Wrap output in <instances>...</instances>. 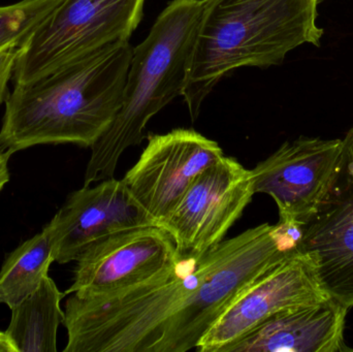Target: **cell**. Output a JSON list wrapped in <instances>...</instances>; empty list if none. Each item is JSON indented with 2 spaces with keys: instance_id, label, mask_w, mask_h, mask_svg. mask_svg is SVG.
Here are the masks:
<instances>
[{
  "instance_id": "1",
  "label": "cell",
  "mask_w": 353,
  "mask_h": 352,
  "mask_svg": "<svg viewBox=\"0 0 353 352\" xmlns=\"http://www.w3.org/2000/svg\"><path fill=\"white\" fill-rule=\"evenodd\" d=\"M304 227L278 221L224 240L201 258L139 287L66 301L64 352H186L196 349L228 306L298 251Z\"/></svg>"
},
{
  "instance_id": "2",
  "label": "cell",
  "mask_w": 353,
  "mask_h": 352,
  "mask_svg": "<svg viewBox=\"0 0 353 352\" xmlns=\"http://www.w3.org/2000/svg\"><path fill=\"white\" fill-rule=\"evenodd\" d=\"M132 52L130 41H117L37 82L14 86L0 149L12 155L37 145L91 148L121 107Z\"/></svg>"
},
{
  "instance_id": "3",
  "label": "cell",
  "mask_w": 353,
  "mask_h": 352,
  "mask_svg": "<svg viewBox=\"0 0 353 352\" xmlns=\"http://www.w3.org/2000/svg\"><path fill=\"white\" fill-rule=\"evenodd\" d=\"M323 0H205L182 96L195 121L218 83L241 68L280 65L304 43L321 47Z\"/></svg>"
},
{
  "instance_id": "4",
  "label": "cell",
  "mask_w": 353,
  "mask_h": 352,
  "mask_svg": "<svg viewBox=\"0 0 353 352\" xmlns=\"http://www.w3.org/2000/svg\"><path fill=\"white\" fill-rule=\"evenodd\" d=\"M205 0H173L132 52L121 107L91 147L84 186L111 179L126 149L144 140L147 123L182 96Z\"/></svg>"
},
{
  "instance_id": "5",
  "label": "cell",
  "mask_w": 353,
  "mask_h": 352,
  "mask_svg": "<svg viewBox=\"0 0 353 352\" xmlns=\"http://www.w3.org/2000/svg\"><path fill=\"white\" fill-rule=\"evenodd\" d=\"M146 0H63L20 48L12 82L30 84L72 62L130 41Z\"/></svg>"
},
{
  "instance_id": "6",
  "label": "cell",
  "mask_w": 353,
  "mask_h": 352,
  "mask_svg": "<svg viewBox=\"0 0 353 352\" xmlns=\"http://www.w3.org/2000/svg\"><path fill=\"white\" fill-rule=\"evenodd\" d=\"M254 194L250 169L234 157L223 155L199 174L161 225L179 258H201L224 241Z\"/></svg>"
},
{
  "instance_id": "7",
  "label": "cell",
  "mask_w": 353,
  "mask_h": 352,
  "mask_svg": "<svg viewBox=\"0 0 353 352\" xmlns=\"http://www.w3.org/2000/svg\"><path fill=\"white\" fill-rule=\"evenodd\" d=\"M180 260L171 234L157 225L132 227L91 244L76 260L66 295L101 297L149 282Z\"/></svg>"
},
{
  "instance_id": "8",
  "label": "cell",
  "mask_w": 353,
  "mask_h": 352,
  "mask_svg": "<svg viewBox=\"0 0 353 352\" xmlns=\"http://www.w3.org/2000/svg\"><path fill=\"white\" fill-rule=\"evenodd\" d=\"M314 260L298 251L259 277L219 316L195 351L225 352L273 316L330 299Z\"/></svg>"
},
{
  "instance_id": "9",
  "label": "cell",
  "mask_w": 353,
  "mask_h": 352,
  "mask_svg": "<svg viewBox=\"0 0 353 352\" xmlns=\"http://www.w3.org/2000/svg\"><path fill=\"white\" fill-rule=\"evenodd\" d=\"M223 155L217 142L193 130L149 134L138 163L122 181L151 219L161 225L195 178Z\"/></svg>"
},
{
  "instance_id": "10",
  "label": "cell",
  "mask_w": 353,
  "mask_h": 352,
  "mask_svg": "<svg viewBox=\"0 0 353 352\" xmlns=\"http://www.w3.org/2000/svg\"><path fill=\"white\" fill-rule=\"evenodd\" d=\"M342 140L301 136L250 169L255 194L272 196L279 220L304 227L331 187Z\"/></svg>"
},
{
  "instance_id": "11",
  "label": "cell",
  "mask_w": 353,
  "mask_h": 352,
  "mask_svg": "<svg viewBox=\"0 0 353 352\" xmlns=\"http://www.w3.org/2000/svg\"><path fill=\"white\" fill-rule=\"evenodd\" d=\"M299 250L314 260L327 295L353 307V127L342 140L331 187L304 225Z\"/></svg>"
},
{
  "instance_id": "12",
  "label": "cell",
  "mask_w": 353,
  "mask_h": 352,
  "mask_svg": "<svg viewBox=\"0 0 353 352\" xmlns=\"http://www.w3.org/2000/svg\"><path fill=\"white\" fill-rule=\"evenodd\" d=\"M157 225L121 180L111 178L94 187L83 186L68 194L48 223L54 262H76L91 244L132 227Z\"/></svg>"
},
{
  "instance_id": "13",
  "label": "cell",
  "mask_w": 353,
  "mask_h": 352,
  "mask_svg": "<svg viewBox=\"0 0 353 352\" xmlns=\"http://www.w3.org/2000/svg\"><path fill=\"white\" fill-rule=\"evenodd\" d=\"M348 310L333 298L286 310L225 352L346 351L343 336Z\"/></svg>"
},
{
  "instance_id": "14",
  "label": "cell",
  "mask_w": 353,
  "mask_h": 352,
  "mask_svg": "<svg viewBox=\"0 0 353 352\" xmlns=\"http://www.w3.org/2000/svg\"><path fill=\"white\" fill-rule=\"evenodd\" d=\"M61 293L48 275L32 293L12 309L6 334L18 352L57 351V332L63 324Z\"/></svg>"
},
{
  "instance_id": "15",
  "label": "cell",
  "mask_w": 353,
  "mask_h": 352,
  "mask_svg": "<svg viewBox=\"0 0 353 352\" xmlns=\"http://www.w3.org/2000/svg\"><path fill=\"white\" fill-rule=\"evenodd\" d=\"M54 262L51 233L43 231L21 244L4 260L0 271V304L12 309L32 293L49 275Z\"/></svg>"
},
{
  "instance_id": "16",
  "label": "cell",
  "mask_w": 353,
  "mask_h": 352,
  "mask_svg": "<svg viewBox=\"0 0 353 352\" xmlns=\"http://www.w3.org/2000/svg\"><path fill=\"white\" fill-rule=\"evenodd\" d=\"M63 0H21L0 6V49L22 48Z\"/></svg>"
},
{
  "instance_id": "17",
  "label": "cell",
  "mask_w": 353,
  "mask_h": 352,
  "mask_svg": "<svg viewBox=\"0 0 353 352\" xmlns=\"http://www.w3.org/2000/svg\"><path fill=\"white\" fill-rule=\"evenodd\" d=\"M20 48L6 45L0 49V105L10 99L8 82L12 80Z\"/></svg>"
},
{
  "instance_id": "18",
  "label": "cell",
  "mask_w": 353,
  "mask_h": 352,
  "mask_svg": "<svg viewBox=\"0 0 353 352\" xmlns=\"http://www.w3.org/2000/svg\"><path fill=\"white\" fill-rule=\"evenodd\" d=\"M12 154L0 149V192L4 186L10 181V169H8V161Z\"/></svg>"
},
{
  "instance_id": "19",
  "label": "cell",
  "mask_w": 353,
  "mask_h": 352,
  "mask_svg": "<svg viewBox=\"0 0 353 352\" xmlns=\"http://www.w3.org/2000/svg\"><path fill=\"white\" fill-rule=\"evenodd\" d=\"M0 352H18L16 345L10 340L6 332L0 331Z\"/></svg>"
},
{
  "instance_id": "20",
  "label": "cell",
  "mask_w": 353,
  "mask_h": 352,
  "mask_svg": "<svg viewBox=\"0 0 353 352\" xmlns=\"http://www.w3.org/2000/svg\"><path fill=\"white\" fill-rule=\"evenodd\" d=\"M346 351H353V349H346Z\"/></svg>"
}]
</instances>
